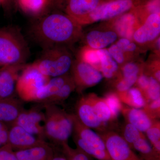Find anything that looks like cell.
I'll use <instances>...</instances> for the list:
<instances>
[{"mask_svg":"<svg viewBox=\"0 0 160 160\" xmlns=\"http://www.w3.org/2000/svg\"><path fill=\"white\" fill-rule=\"evenodd\" d=\"M30 33L42 49L70 46L82 35V26L65 13L54 12L37 19L31 26Z\"/></svg>","mask_w":160,"mask_h":160,"instance_id":"6da1fadb","label":"cell"},{"mask_svg":"<svg viewBox=\"0 0 160 160\" xmlns=\"http://www.w3.org/2000/svg\"><path fill=\"white\" fill-rule=\"evenodd\" d=\"M30 54L28 44L19 28H0V66L25 65Z\"/></svg>","mask_w":160,"mask_h":160,"instance_id":"7a4b0ae2","label":"cell"},{"mask_svg":"<svg viewBox=\"0 0 160 160\" xmlns=\"http://www.w3.org/2000/svg\"><path fill=\"white\" fill-rule=\"evenodd\" d=\"M45 109L46 138L62 146L68 143L73 131L72 114H69L52 104H43Z\"/></svg>","mask_w":160,"mask_h":160,"instance_id":"3957f363","label":"cell"},{"mask_svg":"<svg viewBox=\"0 0 160 160\" xmlns=\"http://www.w3.org/2000/svg\"><path fill=\"white\" fill-rule=\"evenodd\" d=\"M73 62L67 47L55 46L43 49L40 57L32 64L43 75L52 78L69 73Z\"/></svg>","mask_w":160,"mask_h":160,"instance_id":"277c9868","label":"cell"},{"mask_svg":"<svg viewBox=\"0 0 160 160\" xmlns=\"http://www.w3.org/2000/svg\"><path fill=\"white\" fill-rule=\"evenodd\" d=\"M50 78L41 73L32 64L26 65L18 78L16 93L22 101L35 102L39 91Z\"/></svg>","mask_w":160,"mask_h":160,"instance_id":"5b68a950","label":"cell"},{"mask_svg":"<svg viewBox=\"0 0 160 160\" xmlns=\"http://www.w3.org/2000/svg\"><path fill=\"white\" fill-rule=\"evenodd\" d=\"M139 0H109L100 4L86 18L82 26L113 19L131 10Z\"/></svg>","mask_w":160,"mask_h":160,"instance_id":"8992f818","label":"cell"},{"mask_svg":"<svg viewBox=\"0 0 160 160\" xmlns=\"http://www.w3.org/2000/svg\"><path fill=\"white\" fill-rule=\"evenodd\" d=\"M111 160H141L122 136L113 131L99 133Z\"/></svg>","mask_w":160,"mask_h":160,"instance_id":"52a82bcc","label":"cell"},{"mask_svg":"<svg viewBox=\"0 0 160 160\" xmlns=\"http://www.w3.org/2000/svg\"><path fill=\"white\" fill-rule=\"evenodd\" d=\"M71 77L79 92L96 86L102 80L101 72L92 66L78 59L73 61L70 69Z\"/></svg>","mask_w":160,"mask_h":160,"instance_id":"ba28073f","label":"cell"},{"mask_svg":"<svg viewBox=\"0 0 160 160\" xmlns=\"http://www.w3.org/2000/svg\"><path fill=\"white\" fill-rule=\"evenodd\" d=\"M140 24L135 30L132 40L139 45L154 42L160 33V13L145 15L139 18Z\"/></svg>","mask_w":160,"mask_h":160,"instance_id":"9c48e42d","label":"cell"},{"mask_svg":"<svg viewBox=\"0 0 160 160\" xmlns=\"http://www.w3.org/2000/svg\"><path fill=\"white\" fill-rule=\"evenodd\" d=\"M40 106L32 107L29 110H24L19 116L15 124L41 139L46 138L44 129L45 116Z\"/></svg>","mask_w":160,"mask_h":160,"instance_id":"30bf717a","label":"cell"},{"mask_svg":"<svg viewBox=\"0 0 160 160\" xmlns=\"http://www.w3.org/2000/svg\"><path fill=\"white\" fill-rule=\"evenodd\" d=\"M109 0H55L64 13L82 25L86 17L99 5Z\"/></svg>","mask_w":160,"mask_h":160,"instance_id":"8fae6325","label":"cell"},{"mask_svg":"<svg viewBox=\"0 0 160 160\" xmlns=\"http://www.w3.org/2000/svg\"><path fill=\"white\" fill-rule=\"evenodd\" d=\"M26 64L0 68V100L15 97L18 78Z\"/></svg>","mask_w":160,"mask_h":160,"instance_id":"7c38bea8","label":"cell"},{"mask_svg":"<svg viewBox=\"0 0 160 160\" xmlns=\"http://www.w3.org/2000/svg\"><path fill=\"white\" fill-rule=\"evenodd\" d=\"M45 142V140L30 134L16 124L9 128L7 144L15 151L28 149Z\"/></svg>","mask_w":160,"mask_h":160,"instance_id":"4fadbf2b","label":"cell"},{"mask_svg":"<svg viewBox=\"0 0 160 160\" xmlns=\"http://www.w3.org/2000/svg\"><path fill=\"white\" fill-rule=\"evenodd\" d=\"M76 112V116L85 126L96 129L99 133L107 131L106 126L101 122L96 114L87 96L82 97L78 101Z\"/></svg>","mask_w":160,"mask_h":160,"instance_id":"5bb4252c","label":"cell"},{"mask_svg":"<svg viewBox=\"0 0 160 160\" xmlns=\"http://www.w3.org/2000/svg\"><path fill=\"white\" fill-rule=\"evenodd\" d=\"M112 20L113 29L118 36L132 40L133 32L140 25L139 20L134 7Z\"/></svg>","mask_w":160,"mask_h":160,"instance_id":"9a60e30c","label":"cell"},{"mask_svg":"<svg viewBox=\"0 0 160 160\" xmlns=\"http://www.w3.org/2000/svg\"><path fill=\"white\" fill-rule=\"evenodd\" d=\"M24 110L22 100L15 97L0 100V122L9 128L16 122L19 116Z\"/></svg>","mask_w":160,"mask_h":160,"instance_id":"2e32d148","label":"cell"},{"mask_svg":"<svg viewBox=\"0 0 160 160\" xmlns=\"http://www.w3.org/2000/svg\"><path fill=\"white\" fill-rule=\"evenodd\" d=\"M72 118L73 135L80 138L89 146L97 149L106 150L104 141L99 134L85 126L78 120L76 115L72 114Z\"/></svg>","mask_w":160,"mask_h":160,"instance_id":"e0dca14e","label":"cell"},{"mask_svg":"<svg viewBox=\"0 0 160 160\" xmlns=\"http://www.w3.org/2000/svg\"><path fill=\"white\" fill-rule=\"evenodd\" d=\"M118 35L114 29L91 30L87 33L85 41L87 46L92 49H102L111 45L117 40Z\"/></svg>","mask_w":160,"mask_h":160,"instance_id":"ac0fdd59","label":"cell"},{"mask_svg":"<svg viewBox=\"0 0 160 160\" xmlns=\"http://www.w3.org/2000/svg\"><path fill=\"white\" fill-rule=\"evenodd\" d=\"M122 112L127 122L130 123L143 133L146 132L155 121L152 119L143 109L126 106L123 107Z\"/></svg>","mask_w":160,"mask_h":160,"instance_id":"d6986e66","label":"cell"},{"mask_svg":"<svg viewBox=\"0 0 160 160\" xmlns=\"http://www.w3.org/2000/svg\"><path fill=\"white\" fill-rule=\"evenodd\" d=\"M15 152L18 160H49L54 150L46 142L28 149Z\"/></svg>","mask_w":160,"mask_h":160,"instance_id":"ffe728a7","label":"cell"},{"mask_svg":"<svg viewBox=\"0 0 160 160\" xmlns=\"http://www.w3.org/2000/svg\"><path fill=\"white\" fill-rule=\"evenodd\" d=\"M70 77L71 75L68 73L61 76L50 78L39 91L35 102L41 104L46 102L47 100L54 95L61 89Z\"/></svg>","mask_w":160,"mask_h":160,"instance_id":"44dd1931","label":"cell"},{"mask_svg":"<svg viewBox=\"0 0 160 160\" xmlns=\"http://www.w3.org/2000/svg\"><path fill=\"white\" fill-rule=\"evenodd\" d=\"M53 0H17L19 7L26 14L38 18L46 14Z\"/></svg>","mask_w":160,"mask_h":160,"instance_id":"7402d4cb","label":"cell"},{"mask_svg":"<svg viewBox=\"0 0 160 160\" xmlns=\"http://www.w3.org/2000/svg\"><path fill=\"white\" fill-rule=\"evenodd\" d=\"M87 97L101 122L105 126L110 122L115 121L110 109L103 98H100L94 93L88 95Z\"/></svg>","mask_w":160,"mask_h":160,"instance_id":"603a6c76","label":"cell"},{"mask_svg":"<svg viewBox=\"0 0 160 160\" xmlns=\"http://www.w3.org/2000/svg\"><path fill=\"white\" fill-rule=\"evenodd\" d=\"M101 62V72L103 77L108 79L112 78L118 74L119 66L110 55L107 49L98 50Z\"/></svg>","mask_w":160,"mask_h":160,"instance_id":"cb8c5ba5","label":"cell"},{"mask_svg":"<svg viewBox=\"0 0 160 160\" xmlns=\"http://www.w3.org/2000/svg\"><path fill=\"white\" fill-rule=\"evenodd\" d=\"M122 102L129 107L143 109L147 104L144 93L138 87H132L128 91L118 94Z\"/></svg>","mask_w":160,"mask_h":160,"instance_id":"d4e9b609","label":"cell"},{"mask_svg":"<svg viewBox=\"0 0 160 160\" xmlns=\"http://www.w3.org/2000/svg\"><path fill=\"white\" fill-rule=\"evenodd\" d=\"M73 141L77 148L92 158L98 160H111L106 150H101L89 146L80 138L73 135Z\"/></svg>","mask_w":160,"mask_h":160,"instance_id":"484cf974","label":"cell"},{"mask_svg":"<svg viewBox=\"0 0 160 160\" xmlns=\"http://www.w3.org/2000/svg\"><path fill=\"white\" fill-rule=\"evenodd\" d=\"M75 89V85L71 76L70 78L63 85L61 89L54 95L47 100L46 102L42 104L56 105L57 104L63 103L69 98L70 94Z\"/></svg>","mask_w":160,"mask_h":160,"instance_id":"4316f807","label":"cell"},{"mask_svg":"<svg viewBox=\"0 0 160 160\" xmlns=\"http://www.w3.org/2000/svg\"><path fill=\"white\" fill-rule=\"evenodd\" d=\"M132 149L139 152L140 158H149L154 156H160L153 149L151 144L145 135L138 139L132 144Z\"/></svg>","mask_w":160,"mask_h":160,"instance_id":"83f0119b","label":"cell"},{"mask_svg":"<svg viewBox=\"0 0 160 160\" xmlns=\"http://www.w3.org/2000/svg\"><path fill=\"white\" fill-rule=\"evenodd\" d=\"M78 59L89 64L100 72L101 62L98 50L86 46L80 51Z\"/></svg>","mask_w":160,"mask_h":160,"instance_id":"f1b7e54d","label":"cell"},{"mask_svg":"<svg viewBox=\"0 0 160 160\" xmlns=\"http://www.w3.org/2000/svg\"><path fill=\"white\" fill-rule=\"evenodd\" d=\"M110 109L114 121L118 118L123 109L122 102L116 92H109L103 98Z\"/></svg>","mask_w":160,"mask_h":160,"instance_id":"f546056e","label":"cell"},{"mask_svg":"<svg viewBox=\"0 0 160 160\" xmlns=\"http://www.w3.org/2000/svg\"><path fill=\"white\" fill-rule=\"evenodd\" d=\"M147 139L153 149L160 154V122L155 120L152 126L146 132Z\"/></svg>","mask_w":160,"mask_h":160,"instance_id":"4dcf8cb0","label":"cell"},{"mask_svg":"<svg viewBox=\"0 0 160 160\" xmlns=\"http://www.w3.org/2000/svg\"><path fill=\"white\" fill-rule=\"evenodd\" d=\"M62 153L68 160H93L91 157L78 149H73L68 143L61 146Z\"/></svg>","mask_w":160,"mask_h":160,"instance_id":"1f68e13d","label":"cell"},{"mask_svg":"<svg viewBox=\"0 0 160 160\" xmlns=\"http://www.w3.org/2000/svg\"><path fill=\"white\" fill-rule=\"evenodd\" d=\"M144 135L143 132L130 123L127 122L123 128L122 137L131 148L132 144L136 140Z\"/></svg>","mask_w":160,"mask_h":160,"instance_id":"d6a6232c","label":"cell"},{"mask_svg":"<svg viewBox=\"0 0 160 160\" xmlns=\"http://www.w3.org/2000/svg\"><path fill=\"white\" fill-rule=\"evenodd\" d=\"M144 95L147 103L160 98L159 82L152 77L149 76V86Z\"/></svg>","mask_w":160,"mask_h":160,"instance_id":"836d02e7","label":"cell"},{"mask_svg":"<svg viewBox=\"0 0 160 160\" xmlns=\"http://www.w3.org/2000/svg\"><path fill=\"white\" fill-rule=\"evenodd\" d=\"M139 76L136 75L129 77H121L118 79L116 85L117 93L118 94L123 93L128 91L136 83Z\"/></svg>","mask_w":160,"mask_h":160,"instance_id":"e575fe53","label":"cell"},{"mask_svg":"<svg viewBox=\"0 0 160 160\" xmlns=\"http://www.w3.org/2000/svg\"><path fill=\"white\" fill-rule=\"evenodd\" d=\"M107 50L111 57L118 63V66L124 65L126 62L127 55L119 48L116 44H112Z\"/></svg>","mask_w":160,"mask_h":160,"instance_id":"d590c367","label":"cell"},{"mask_svg":"<svg viewBox=\"0 0 160 160\" xmlns=\"http://www.w3.org/2000/svg\"><path fill=\"white\" fill-rule=\"evenodd\" d=\"M148 115L154 120L159 118L160 116V98L147 103L143 108Z\"/></svg>","mask_w":160,"mask_h":160,"instance_id":"8d00e7d4","label":"cell"},{"mask_svg":"<svg viewBox=\"0 0 160 160\" xmlns=\"http://www.w3.org/2000/svg\"><path fill=\"white\" fill-rule=\"evenodd\" d=\"M116 44L126 54L134 53L135 52L137 51L138 46L136 44L132 42V40L126 38H121L118 40Z\"/></svg>","mask_w":160,"mask_h":160,"instance_id":"74e56055","label":"cell"},{"mask_svg":"<svg viewBox=\"0 0 160 160\" xmlns=\"http://www.w3.org/2000/svg\"><path fill=\"white\" fill-rule=\"evenodd\" d=\"M143 72V69H141L137 64L133 62L126 63L122 68V77L127 78L133 76H139Z\"/></svg>","mask_w":160,"mask_h":160,"instance_id":"f35d334b","label":"cell"},{"mask_svg":"<svg viewBox=\"0 0 160 160\" xmlns=\"http://www.w3.org/2000/svg\"><path fill=\"white\" fill-rule=\"evenodd\" d=\"M0 160H18L15 152L8 144L0 148Z\"/></svg>","mask_w":160,"mask_h":160,"instance_id":"ab89813d","label":"cell"},{"mask_svg":"<svg viewBox=\"0 0 160 160\" xmlns=\"http://www.w3.org/2000/svg\"><path fill=\"white\" fill-rule=\"evenodd\" d=\"M136 84H137L138 88L140 89L143 93H145L149 84V76L142 72L139 75Z\"/></svg>","mask_w":160,"mask_h":160,"instance_id":"60d3db41","label":"cell"},{"mask_svg":"<svg viewBox=\"0 0 160 160\" xmlns=\"http://www.w3.org/2000/svg\"><path fill=\"white\" fill-rule=\"evenodd\" d=\"M9 129L7 128L0 131V148L8 143Z\"/></svg>","mask_w":160,"mask_h":160,"instance_id":"b9f144b4","label":"cell"},{"mask_svg":"<svg viewBox=\"0 0 160 160\" xmlns=\"http://www.w3.org/2000/svg\"><path fill=\"white\" fill-rule=\"evenodd\" d=\"M49 160H68L66 157L62 153V154H58L55 152L52 157Z\"/></svg>","mask_w":160,"mask_h":160,"instance_id":"7bdbcfd3","label":"cell"},{"mask_svg":"<svg viewBox=\"0 0 160 160\" xmlns=\"http://www.w3.org/2000/svg\"><path fill=\"white\" fill-rule=\"evenodd\" d=\"M141 160H160V156H155L149 158H140Z\"/></svg>","mask_w":160,"mask_h":160,"instance_id":"ee69618b","label":"cell"},{"mask_svg":"<svg viewBox=\"0 0 160 160\" xmlns=\"http://www.w3.org/2000/svg\"><path fill=\"white\" fill-rule=\"evenodd\" d=\"M11 0H4V5L3 7L4 8H8L9 6V5L11 3Z\"/></svg>","mask_w":160,"mask_h":160,"instance_id":"f6af8a7d","label":"cell"},{"mask_svg":"<svg viewBox=\"0 0 160 160\" xmlns=\"http://www.w3.org/2000/svg\"><path fill=\"white\" fill-rule=\"evenodd\" d=\"M7 128H9V126H7V125L4 124V123L0 122V131Z\"/></svg>","mask_w":160,"mask_h":160,"instance_id":"bcb514c9","label":"cell"},{"mask_svg":"<svg viewBox=\"0 0 160 160\" xmlns=\"http://www.w3.org/2000/svg\"><path fill=\"white\" fill-rule=\"evenodd\" d=\"M4 5V0H0V5L3 6Z\"/></svg>","mask_w":160,"mask_h":160,"instance_id":"7dc6e473","label":"cell"},{"mask_svg":"<svg viewBox=\"0 0 160 160\" xmlns=\"http://www.w3.org/2000/svg\"><path fill=\"white\" fill-rule=\"evenodd\" d=\"M0 67H1V66H0Z\"/></svg>","mask_w":160,"mask_h":160,"instance_id":"c3c4849f","label":"cell"},{"mask_svg":"<svg viewBox=\"0 0 160 160\" xmlns=\"http://www.w3.org/2000/svg\"><path fill=\"white\" fill-rule=\"evenodd\" d=\"M0 68H1V67H0Z\"/></svg>","mask_w":160,"mask_h":160,"instance_id":"681fc988","label":"cell"}]
</instances>
